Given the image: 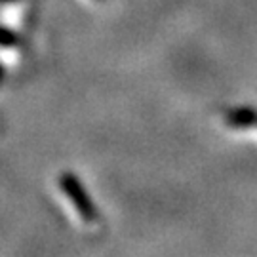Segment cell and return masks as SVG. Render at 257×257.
I'll return each instance as SVG.
<instances>
[{
  "mask_svg": "<svg viewBox=\"0 0 257 257\" xmlns=\"http://www.w3.org/2000/svg\"><path fill=\"white\" fill-rule=\"evenodd\" d=\"M21 44V37L16 31L6 25H0V48H18Z\"/></svg>",
  "mask_w": 257,
  "mask_h": 257,
  "instance_id": "cell-3",
  "label": "cell"
},
{
  "mask_svg": "<svg viewBox=\"0 0 257 257\" xmlns=\"http://www.w3.org/2000/svg\"><path fill=\"white\" fill-rule=\"evenodd\" d=\"M10 2H18V0H0V4H10Z\"/></svg>",
  "mask_w": 257,
  "mask_h": 257,
  "instance_id": "cell-5",
  "label": "cell"
},
{
  "mask_svg": "<svg viewBox=\"0 0 257 257\" xmlns=\"http://www.w3.org/2000/svg\"><path fill=\"white\" fill-rule=\"evenodd\" d=\"M4 73H6V69H4V65H0V82H2V78H4Z\"/></svg>",
  "mask_w": 257,
  "mask_h": 257,
  "instance_id": "cell-4",
  "label": "cell"
},
{
  "mask_svg": "<svg viewBox=\"0 0 257 257\" xmlns=\"http://www.w3.org/2000/svg\"><path fill=\"white\" fill-rule=\"evenodd\" d=\"M227 124L232 128H249L257 124V112L249 107H240L227 112Z\"/></svg>",
  "mask_w": 257,
  "mask_h": 257,
  "instance_id": "cell-2",
  "label": "cell"
},
{
  "mask_svg": "<svg viewBox=\"0 0 257 257\" xmlns=\"http://www.w3.org/2000/svg\"><path fill=\"white\" fill-rule=\"evenodd\" d=\"M57 185H59L61 193L69 198V202L73 204L76 213L80 215V219L86 221V223H95L97 221V217H99L97 206L93 204L92 196L88 194L78 175H74L73 172H63L57 177Z\"/></svg>",
  "mask_w": 257,
  "mask_h": 257,
  "instance_id": "cell-1",
  "label": "cell"
}]
</instances>
